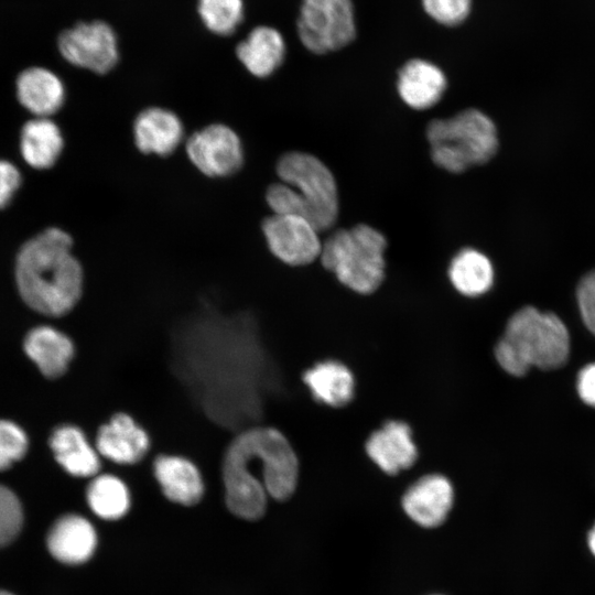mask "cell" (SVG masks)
<instances>
[{
	"label": "cell",
	"instance_id": "cell-20",
	"mask_svg": "<svg viewBox=\"0 0 595 595\" xmlns=\"http://www.w3.org/2000/svg\"><path fill=\"white\" fill-rule=\"evenodd\" d=\"M302 379L315 401L332 408L347 405L355 394V378L338 360H323L304 371Z\"/></svg>",
	"mask_w": 595,
	"mask_h": 595
},
{
	"label": "cell",
	"instance_id": "cell-9",
	"mask_svg": "<svg viewBox=\"0 0 595 595\" xmlns=\"http://www.w3.org/2000/svg\"><path fill=\"white\" fill-rule=\"evenodd\" d=\"M185 149L193 165L209 177L232 175L244 163L239 136L223 123H213L194 132Z\"/></svg>",
	"mask_w": 595,
	"mask_h": 595
},
{
	"label": "cell",
	"instance_id": "cell-25",
	"mask_svg": "<svg viewBox=\"0 0 595 595\" xmlns=\"http://www.w3.org/2000/svg\"><path fill=\"white\" fill-rule=\"evenodd\" d=\"M91 511L106 520L123 517L130 507V495L126 484L109 474L95 476L86 491Z\"/></svg>",
	"mask_w": 595,
	"mask_h": 595
},
{
	"label": "cell",
	"instance_id": "cell-17",
	"mask_svg": "<svg viewBox=\"0 0 595 595\" xmlns=\"http://www.w3.org/2000/svg\"><path fill=\"white\" fill-rule=\"evenodd\" d=\"M236 54L251 75L264 78L281 66L285 58L286 45L279 30L259 25L237 45Z\"/></svg>",
	"mask_w": 595,
	"mask_h": 595
},
{
	"label": "cell",
	"instance_id": "cell-15",
	"mask_svg": "<svg viewBox=\"0 0 595 595\" xmlns=\"http://www.w3.org/2000/svg\"><path fill=\"white\" fill-rule=\"evenodd\" d=\"M183 137L181 119L165 108L143 109L133 122L136 147L144 154L169 155L180 145Z\"/></svg>",
	"mask_w": 595,
	"mask_h": 595
},
{
	"label": "cell",
	"instance_id": "cell-29",
	"mask_svg": "<svg viewBox=\"0 0 595 595\" xmlns=\"http://www.w3.org/2000/svg\"><path fill=\"white\" fill-rule=\"evenodd\" d=\"M28 448V437L15 423L0 420V470L21 459Z\"/></svg>",
	"mask_w": 595,
	"mask_h": 595
},
{
	"label": "cell",
	"instance_id": "cell-12",
	"mask_svg": "<svg viewBox=\"0 0 595 595\" xmlns=\"http://www.w3.org/2000/svg\"><path fill=\"white\" fill-rule=\"evenodd\" d=\"M453 502V485L441 474L422 476L407 489L402 497V508L407 516L424 528L442 524Z\"/></svg>",
	"mask_w": 595,
	"mask_h": 595
},
{
	"label": "cell",
	"instance_id": "cell-21",
	"mask_svg": "<svg viewBox=\"0 0 595 595\" xmlns=\"http://www.w3.org/2000/svg\"><path fill=\"white\" fill-rule=\"evenodd\" d=\"M50 446L57 463L76 477L96 476L100 468L99 453L75 425H62L54 430Z\"/></svg>",
	"mask_w": 595,
	"mask_h": 595
},
{
	"label": "cell",
	"instance_id": "cell-14",
	"mask_svg": "<svg viewBox=\"0 0 595 595\" xmlns=\"http://www.w3.org/2000/svg\"><path fill=\"white\" fill-rule=\"evenodd\" d=\"M447 87L444 72L423 58L405 62L398 72L397 90L409 107L428 109L440 101Z\"/></svg>",
	"mask_w": 595,
	"mask_h": 595
},
{
	"label": "cell",
	"instance_id": "cell-11",
	"mask_svg": "<svg viewBox=\"0 0 595 595\" xmlns=\"http://www.w3.org/2000/svg\"><path fill=\"white\" fill-rule=\"evenodd\" d=\"M365 450L368 457L390 476L412 467L419 457L412 429L401 420L387 421L374 431Z\"/></svg>",
	"mask_w": 595,
	"mask_h": 595
},
{
	"label": "cell",
	"instance_id": "cell-18",
	"mask_svg": "<svg viewBox=\"0 0 595 595\" xmlns=\"http://www.w3.org/2000/svg\"><path fill=\"white\" fill-rule=\"evenodd\" d=\"M17 96L21 105L37 117L47 118L65 101V87L60 77L44 67H29L17 78Z\"/></svg>",
	"mask_w": 595,
	"mask_h": 595
},
{
	"label": "cell",
	"instance_id": "cell-8",
	"mask_svg": "<svg viewBox=\"0 0 595 595\" xmlns=\"http://www.w3.org/2000/svg\"><path fill=\"white\" fill-rule=\"evenodd\" d=\"M57 46L69 64L96 74L110 72L119 61L117 35L104 21L79 22L64 30Z\"/></svg>",
	"mask_w": 595,
	"mask_h": 595
},
{
	"label": "cell",
	"instance_id": "cell-1",
	"mask_svg": "<svg viewBox=\"0 0 595 595\" xmlns=\"http://www.w3.org/2000/svg\"><path fill=\"white\" fill-rule=\"evenodd\" d=\"M298 478V456L278 429H246L226 451L223 463L226 504L239 518L260 519L266 511L267 496L281 501L289 499Z\"/></svg>",
	"mask_w": 595,
	"mask_h": 595
},
{
	"label": "cell",
	"instance_id": "cell-32",
	"mask_svg": "<svg viewBox=\"0 0 595 595\" xmlns=\"http://www.w3.org/2000/svg\"><path fill=\"white\" fill-rule=\"evenodd\" d=\"M576 388L581 400L595 408V363L588 364L580 370Z\"/></svg>",
	"mask_w": 595,
	"mask_h": 595
},
{
	"label": "cell",
	"instance_id": "cell-13",
	"mask_svg": "<svg viewBox=\"0 0 595 595\" xmlns=\"http://www.w3.org/2000/svg\"><path fill=\"white\" fill-rule=\"evenodd\" d=\"M147 432L128 414L117 413L96 436L99 455L117 464H134L148 452Z\"/></svg>",
	"mask_w": 595,
	"mask_h": 595
},
{
	"label": "cell",
	"instance_id": "cell-30",
	"mask_svg": "<svg viewBox=\"0 0 595 595\" xmlns=\"http://www.w3.org/2000/svg\"><path fill=\"white\" fill-rule=\"evenodd\" d=\"M576 298L582 320L595 335V269L580 280Z\"/></svg>",
	"mask_w": 595,
	"mask_h": 595
},
{
	"label": "cell",
	"instance_id": "cell-27",
	"mask_svg": "<svg viewBox=\"0 0 595 595\" xmlns=\"http://www.w3.org/2000/svg\"><path fill=\"white\" fill-rule=\"evenodd\" d=\"M424 12L436 23L456 26L469 17L473 0H421Z\"/></svg>",
	"mask_w": 595,
	"mask_h": 595
},
{
	"label": "cell",
	"instance_id": "cell-2",
	"mask_svg": "<svg viewBox=\"0 0 595 595\" xmlns=\"http://www.w3.org/2000/svg\"><path fill=\"white\" fill-rule=\"evenodd\" d=\"M72 247L69 234L52 227L28 240L20 249L15 281L22 299L34 311L61 316L78 302L84 273Z\"/></svg>",
	"mask_w": 595,
	"mask_h": 595
},
{
	"label": "cell",
	"instance_id": "cell-24",
	"mask_svg": "<svg viewBox=\"0 0 595 595\" xmlns=\"http://www.w3.org/2000/svg\"><path fill=\"white\" fill-rule=\"evenodd\" d=\"M447 273L454 289L468 298L487 293L494 283L491 261L474 248L459 250L451 260Z\"/></svg>",
	"mask_w": 595,
	"mask_h": 595
},
{
	"label": "cell",
	"instance_id": "cell-22",
	"mask_svg": "<svg viewBox=\"0 0 595 595\" xmlns=\"http://www.w3.org/2000/svg\"><path fill=\"white\" fill-rule=\"evenodd\" d=\"M24 350L47 378L62 376L74 356L72 340L51 326L31 329L24 339Z\"/></svg>",
	"mask_w": 595,
	"mask_h": 595
},
{
	"label": "cell",
	"instance_id": "cell-23",
	"mask_svg": "<svg viewBox=\"0 0 595 595\" xmlns=\"http://www.w3.org/2000/svg\"><path fill=\"white\" fill-rule=\"evenodd\" d=\"M21 153L35 169H48L62 153L64 140L58 126L48 118L37 117L28 121L21 131Z\"/></svg>",
	"mask_w": 595,
	"mask_h": 595
},
{
	"label": "cell",
	"instance_id": "cell-26",
	"mask_svg": "<svg viewBox=\"0 0 595 595\" xmlns=\"http://www.w3.org/2000/svg\"><path fill=\"white\" fill-rule=\"evenodd\" d=\"M197 11L210 32L226 36L232 34L244 19L242 0H198Z\"/></svg>",
	"mask_w": 595,
	"mask_h": 595
},
{
	"label": "cell",
	"instance_id": "cell-31",
	"mask_svg": "<svg viewBox=\"0 0 595 595\" xmlns=\"http://www.w3.org/2000/svg\"><path fill=\"white\" fill-rule=\"evenodd\" d=\"M20 185L19 170L12 163L0 160V208L9 205Z\"/></svg>",
	"mask_w": 595,
	"mask_h": 595
},
{
	"label": "cell",
	"instance_id": "cell-33",
	"mask_svg": "<svg viewBox=\"0 0 595 595\" xmlns=\"http://www.w3.org/2000/svg\"><path fill=\"white\" fill-rule=\"evenodd\" d=\"M587 547L591 553L595 556V523L587 533Z\"/></svg>",
	"mask_w": 595,
	"mask_h": 595
},
{
	"label": "cell",
	"instance_id": "cell-16",
	"mask_svg": "<svg viewBox=\"0 0 595 595\" xmlns=\"http://www.w3.org/2000/svg\"><path fill=\"white\" fill-rule=\"evenodd\" d=\"M97 536L91 523L79 515H66L50 529L47 548L51 554L65 564H80L91 558Z\"/></svg>",
	"mask_w": 595,
	"mask_h": 595
},
{
	"label": "cell",
	"instance_id": "cell-6",
	"mask_svg": "<svg viewBox=\"0 0 595 595\" xmlns=\"http://www.w3.org/2000/svg\"><path fill=\"white\" fill-rule=\"evenodd\" d=\"M281 182L290 185L304 208V218L320 232L329 229L338 216V192L331 170L315 155L291 151L277 163Z\"/></svg>",
	"mask_w": 595,
	"mask_h": 595
},
{
	"label": "cell",
	"instance_id": "cell-28",
	"mask_svg": "<svg viewBox=\"0 0 595 595\" xmlns=\"http://www.w3.org/2000/svg\"><path fill=\"white\" fill-rule=\"evenodd\" d=\"M23 521L18 497L0 485V548L9 544L20 532Z\"/></svg>",
	"mask_w": 595,
	"mask_h": 595
},
{
	"label": "cell",
	"instance_id": "cell-4",
	"mask_svg": "<svg viewBox=\"0 0 595 595\" xmlns=\"http://www.w3.org/2000/svg\"><path fill=\"white\" fill-rule=\"evenodd\" d=\"M426 139L434 164L451 173L487 163L499 147L494 121L474 108L433 119L426 127Z\"/></svg>",
	"mask_w": 595,
	"mask_h": 595
},
{
	"label": "cell",
	"instance_id": "cell-10",
	"mask_svg": "<svg viewBox=\"0 0 595 595\" xmlns=\"http://www.w3.org/2000/svg\"><path fill=\"white\" fill-rule=\"evenodd\" d=\"M261 228L270 251L289 266H306L321 256L320 231L303 217L272 214Z\"/></svg>",
	"mask_w": 595,
	"mask_h": 595
},
{
	"label": "cell",
	"instance_id": "cell-5",
	"mask_svg": "<svg viewBox=\"0 0 595 595\" xmlns=\"http://www.w3.org/2000/svg\"><path fill=\"white\" fill-rule=\"evenodd\" d=\"M387 240L376 228L358 224L338 229L322 244L321 262L337 280L359 294H371L385 279Z\"/></svg>",
	"mask_w": 595,
	"mask_h": 595
},
{
	"label": "cell",
	"instance_id": "cell-19",
	"mask_svg": "<svg viewBox=\"0 0 595 595\" xmlns=\"http://www.w3.org/2000/svg\"><path fill=\"white\" fill-rule=\"evenodd\" d=\"M154 476L167 499L184 506L197 504L204 493L198 468L176 455H161L153 465Z\"/></svg>",
	"mask_w": 595,
	"mask_h": 595
},
{
	"label": "cell",
	"instance_id": "cell-7",
	"mask_svg": "<svg viewBox=\"0 0 595 595\" xmlns=\"http://www.w3.org/2000/svg\"><path fill=\"white\" fill-rule=\"evenodd\" d=\"M303 46L317 55L349 45L357 35L351 0H302L296 21Z\"/></svg>",
	"mask_w": 595,
	"mask_h": 595
},
{
	"label": "cell",
	"instance_id": "cell-34",
	"mask_svg": "<svg viewBox=\"0 0 595 595\" xmlns=\"http://www.w3.org/2000/svg\"><path fill=\"white\" fill-rule=\"evenodd\" d=\"M0 595H13V594L8 593V592H6V591H0Z\"/></svg>",
	"mask_w": 595,
	"mask_h": 595
},
{
	"label": "cell",
	"instance_id": "cell-3",
	"mask_svg": "<svg viewBox=\"0 0 595 595\" xmlns=\"http://www.w3.org/2000/svg\"><path fill=\"white\" fill-rule=\"evenodd\" d=\"M494 354L498 365L516 377L524 376L531 367L556 369L569 359V331L555 314L524 306L508 320Z\"/></svg>",
	"mask_w": 595,
	"mask_h": 595
}]
</instances>
